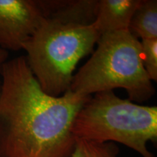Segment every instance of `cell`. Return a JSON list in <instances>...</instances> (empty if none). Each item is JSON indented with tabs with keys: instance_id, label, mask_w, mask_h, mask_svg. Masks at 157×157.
<instances>
[{
	"instance_id": "cell-1",
	"label": "cell",
	"mask_w": 157,
	"mask_h": 157,
	"mask_svg": "<svg viewBox=\"0 0 157 157\" xmlns=\"http://www.w3.org/2000/svg\"><path fill=\"white\" fill-rule=\"evenodd\" d=\"M0 75V157H69L74 120L91 96L45 93L25 56L5 61Z\"/></svg>"
},
{
	"instance_id": "cell-2",
	"label": "cell",
	"mask_w": 157,
	"mask_h": 157,
	"mask_svg": "<svg viewBox=\"0 0 157 157\" xmlns=\"http://www.w3.org/2000/svg\"><path fill=\"white\" fill-rule=\"evenodd\" d=\"M88 61L74 74L70 90L90 97L101 92L123 88L129 100L142 103L155 93L142 60L140 41L128 30L101 35Z\"/></svg>"
},
{
	"instance_id": "cell-3",
	"label": "cell",
	"mask_w": 157,
	"mask_h": 157,
	"mask_svg": "<svg viewBox=\"0 0 157 157\" xmlns=\"http://www.w3.org/2000/svg\"><path fill=\"white\" fill-rule=\"evenodd\" d=\"M72 133L75 138L119 143L142 157H155L147 143L157 140V107L121 99L113 91L96 93L78 111Z\"/></svg>"
},
{
	"instance_id": "cell-4",
	"label": "cell",
	"mask_w": 157,
	"mask_h": 157,
	"mask_svg": "<svg viewBox=\"0 0 157 157\" xmlns=\"http://www.w3.org/2000/svg\"><path fill=\"white\" fill-rule=\"evenodd\" d=\"M100 36L93 25L43 19L23 47L29 68L43 91L54 97L68 91L78 62L93 52Z\"/></svg>"
},
{
	"instance_id": "cell-5",
	"label": "cell",
	"mask_w": 157,
	"mask_h": 157,
	"mask_svg": "<svg viewBox=\"0 0 157 157\" xmlns=\"http://www.w3.org/2000/svg\"><path fill=\"white\" fill-rule=\"evenodd\" d=\"M43 19L36 0H0V48L23 50Z\"/></svg>"
},
{
	"instance_id": "cell-6",
	"label": "cell",
	"mask_w": 157,
	"mask_h": 157,
	"mask_svg": "<svg viewBox=\"0 0 157 157\" xmlns=\"http://www.w3.org/2000/svg\"><path fill=\"white\" fill-rule=\"evenodd\" d=\"M44 19L64 23L92 25L98 0H36Z\"/></svg>"
},
{
	"instance_id": "cell-7",
	"label": "cell",
	"mask_w": 157,
	"mask_h": 157,
	"mask_svg": "<svg viewBox=\"0 0 157 157\" xmlns=\"http://www.w3.org/2000/svg\"><path fill=\"white\" fill-rule=\"evenodd\" d=\"M140 0H98L93 26L100 35L128 30Z\"/></svg>"
},
{
	"instance_id": "cell-8",
	"label": "cell",
	"mask_w": 157,
	"mask_h": 157,
	"mask_svg": "<svg viewBox=\"0 0 157 157\" xmlns=\"http://www.w3.org/2000/svg\"><path fill=\"white\" fill-rule=\"evenodd\" d=\"M128 31L135 38H157V1L140 0L129 22Z\"/></svg>"
},
{
	"instance_id": "cell-9",
	"label": "cell",
	"mask_w": 157,
	"mask_h": 157,
	"mask_svg": "<svg viewBox=\"0 0 157 157\" xmlns=\"http://www.w3.org/2000/svg\"><path fill=\"white\" fill-rule=\"evenodd\" d=\"M119 152L115 143H98L76 138L74 151L69 157H117Z\"/></svg>"
},
{
	"instance_id": "cell-10",
	"label": "cell",
	"mask_w": 157,
	"mask_h": 157,
	"mask_svg": "<svg viewBox=\"0 0 157 157\" xmlns=\"http://www.w3.org/2000/svg\"><path fill=\"white\" fill-rule=\"evenodd\" d=\"M142 60L147 74L151 81H157V38L142 39Z\"/></svg>"
},
{
	"instance_id": "cell-11",
	"label": "cell",
	"mask_w": 157,
	"mask_h": 157,
	"mask_svg": "<svg viewBox=\"0 0 157 157\" xmlns=\"http://www.w3.org/2000/svg\"><path fill=\"white\" fill-rule=\"evenodd\" d=\"M8 58V51L0 48V68L2 64L7 60ZM0 92H1V80H0Z\"/></svg>"
}]
</instances>
